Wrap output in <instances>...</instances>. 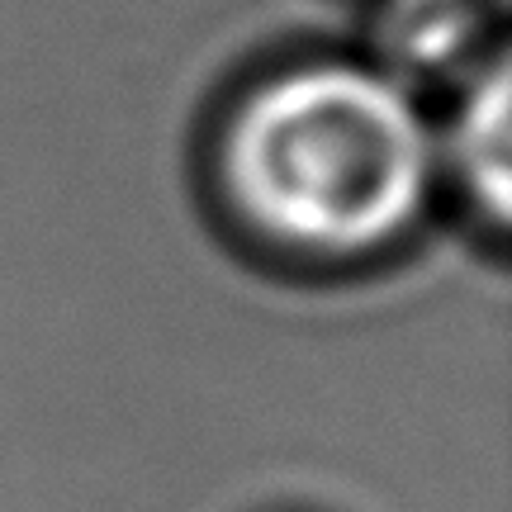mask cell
I'll use <instances>...</instances> for the list:
<instances>
[{"instance_id":"cell-1","label":"cell","mask_w":512,"mask_h":512,"mask_svg":"<svg viewBox=\"0 0 512 512\" xmlns=\"http://www.w3.org/2000/svg\"><path fill=\"white\" fill-rule=\"evenodd\" d=\"M437 138L418 100L361 62H304L242 100L219 185L256 238L299 256L380 252L427 209Z\"/></svg>"},{"instance_id":"cell-2","label":"cell","mask_w":512,"mask_h":512,"mask_svg":"<svg viewBox=\"0 0 512 512\" xmlns=\"http://www.w3.org/2000/svg\"><path fill=\"white\" fill-rule=\"evenodd\" d=\"M508 67L503 57L489 62V72L475 81V91L465 95L451 133V162L465 185V195L489 214L494 223H508L512 200V152H508Z\"/></svg>"},{"instance_id":"cell-3","label":"cell","mask_w":512,"mask_h":512,"mask_svg":"<svg viewBox=\"0 0 512 512\" xmlns=\"http://www.w3.org/2000/svg\"><path fill=\"white\" fill-rule=\"evenodd\" d=\"M470 19L460 0H394V24H389V53L399 62L437 67L460 48Z\"/></svg>"}]
</instances>
